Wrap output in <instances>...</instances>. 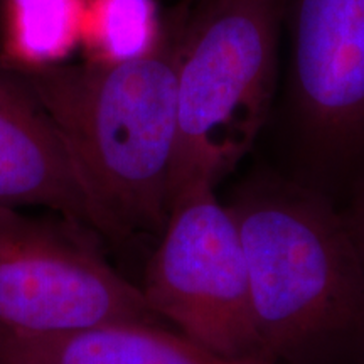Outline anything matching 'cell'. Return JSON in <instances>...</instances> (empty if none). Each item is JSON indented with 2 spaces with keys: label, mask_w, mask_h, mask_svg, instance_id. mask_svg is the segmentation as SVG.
Segmentation results:
<instances>
[{
  "label": "cell",
  "mask_w": 364,
  "mask_h": 364,
  "mask_svg": "<svg viewBox=\"0 0 364 364\" xmlns=\"http://www.w3.org/2000/svg\"><path fill=\"white\" fill-rule=\"evenodd\" d=\"M277 364H364V262L341 208L258 161L225 201Z\"/></svg>",
  "instance_id": "7a4b0ae2"
},
{
  "label": "cell",
  "mask_w": 364,
  "mask_h": 364,
  "mask_svg": "<svg viewBox=\"0 0 364 364\" xmlns=\"http://www.w3.org/2000/svg\"><path fill=\"white\" fill-rule=\"evenodd\" d=\"M171 209L216 191L260 144L279 95L287 0L186 2Z\"/></svg>",
  "instance_id": "3957f363"
},
{
  "label": "cell",
  "mask_w": 364,
  "mask_h": 364,
  "mask_svg": "<svg viewBox=\"0 0 364 364\" xmlns=\"http://www.w3.org/2000/svg\"><path fill=\"white\" fill-rule=\"evenodd\" d=\"M0 208H41L97 233L56 125L24 76L7 65L0 66Z\"/></svg>",
  "instance_id": "52a82bcc"
},
{
  "label": "cell",
  "mask_w": 364,
  "mask_h": 364,
  "mask_svg": "<svg viewBox=\"0 0 364 364\" xmlns=\"http://www.w3.org/2000/svg\"><path fill=\"white\" fill-rule=\"evenodd\" d=\"M284 36L263 161L341 208L364 182V0H287Z\"/></svg>",
  "instance_id": "277c9868"
},
{
  "label": "cell",
  "mask_w": 364,
  "mask_h": 364,
  "mask_svg": "<svg viewBox=\"0 0 364 364\" xmlns=\"http://www.w3.org/2000/svg\"><path fill=\"white\" fill-rule=\"evenodd\" d=\"M186 4L166 16L147 56L19 70L51 117L93 211L113 247L154 245L171 215L177 142V68Z\"/></svg>",
  "instance_id": "6da1fadb"
},
{
  "label": "cell",
  "mask_w": 364,
  "mask_h": 364,
  "mask_svg": "<svg viewBox=\"0 0 364 364\" xmlns=\"http://www.w3.org/2000/svg\"><path fill=\"white\" fill-rule=\"evenodd\" d=\"M0 364H277L270 358L228 359L164 326L108 324L0 348Z\"/></svg>",
  "instance_id": "ba28073f"
},
{
  "label": "cell",
  "mask_w": 364,
  "mask_h": 364,
  "mask_svg": "<svg viewBox=\"0 0 364 364\" xmlns=\"http://www.w3.org/2000/svg\"><path fill=\"white\" fill-rule=\"evenodd\" d=\"M0 4H2V0H0Z\"/></svg>",
  "instance_id": "4fadbf2b"
},
{
  "label": "cell",
  "mask_w": 364,
  "mask_h": 364,
  "mask_svg": "<svg viewBox=\"0 0 364 364\" xmlns=\"http://www.w3.org/2000/svg\"><path fill=\"white\" fill-rule=\"evenodd\" d=\"M164 29L156 0H95L86 39L97 51L93 59L122 63L152 53Z\"/></svg>",
  "instance_id": "30bf717a"
},
{
  "label": "cell",
  "mask_w": 364,
  "mask_h": 364,
  "mask_svg": "<svg viewBox=\"0 0 364 364\" xmlns=\"http://www.w3.org/2000/svg\"><path fill=\"white\" fill-rule=\"evenodd\" d=\"M136 285L150 311L191 343L228 359L268 358L238 228L216 191L174 203Z\"/></svg>",
  "instance_id": "8992f818"
},
{
  "label": "cell",
  "mask_w": 364,
  "mask_h": 364,
  "mask_svg": "<svg viewBox=\"0 0 364 364\" xmlns=\"http://www.w3.org/2000/svg\"><path fill=\"white\" fill-rule=\"evenodd\" d=\"M100 241L63 216L0 208V348L108 324L169 327Z\"/></svg>",
  "instance_id": "5b68a950"
},
{
  "label": "cell",
  "mask_w": 364,
  "mask_h": 364,
  "mask_svg": "<svg viewBox=\"0 0 364 364\" xmlns=\"http://www.w3.org/2000/svg\"><path fill=\"white\" fill-rule=\"evenodd\" d=\"M186 2H191V0H186Z\"/></svg>",
  "instance_id": "7c38bea8"
},
{
  "label": "cell",
  "mask_w": 364,
  "mask_h": 364,
  "mask_svg": "<svg viewBox=\"0 0 364 364\" xmlns=\"http://www.w3.org/2000/svg\"><path fill=\"white\" fill-rule=\"evenodd\" d=\"M7 66L19 70L65 63L83 38L81 0H2Z\"/></svg>",
  "instance_id": "9c48e42d"
},
{
  "label": "cell",
  "mask_w": 364,
  "mask_h": 364,
  "mask_svg": "<svg viewBox=\"0 0 364 364\" xmlns=\"http://www.w3.org/2000/svg\"><path fill=\"white\" fill-rule=\"evenodd\" d=\"M341 213L364 262V182L341 206Z\"/></svg>",
  "instance_id": "8fae6325"
}]
</instances>
